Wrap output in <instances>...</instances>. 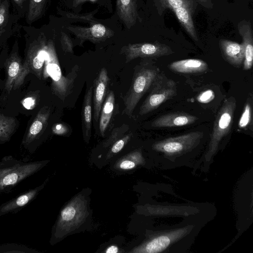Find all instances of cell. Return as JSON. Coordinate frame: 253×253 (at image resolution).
Listing matches in <instances>:
<instances>
[{
  "label": "cell",
  "mask_w": 253,
  "mask_h": 253,
  "mask_svg": "<svg viewBox=\"0 0 253 253\" xmlns=\"http://www.w3.org/2000/svg\"><path fill=\"white\" fill-rule=\"evenodd\" d=\"M79 67L76 65L67 76L62 75L54 43L48 41L42 77L51 79L52 93L63 101L72 93Z\"/></svg>",
  "instance_id": "obj_1"
},
{
  "label": "cell",
  "mask_w": 253,
  "mask_h": 253,
  "mask_svg": "<svg viewBox=\"0 0 253 253\" xmlns=\"http://www.w3.org/2000/svg\"><path fill=\"white\" fill-rule=\"evenodd\" d=\"M48 162H24L10 155L3 157L0 160V195L11 192L13 188L39 171Z\"/></svg>",
  "instance_id": "obj_2"
},
{
  "label": "cell",
  "mask_w": 253,
  "mask_h": 253,
  "mask_svg": "<svg viewBox=\"0 0 253 253\" xmlns=\"http://www.w3.org/2000/svg\"><path fill=\"white\" fill-rule=\"evenodd\" d=\"M160 73L158 68L148 61L136 66L131 84L124 97L125 108L122 114L131 118L138 103L151 86Z\"/></svg>",
  "instance_id": "obj_3"
},
{
  "label": "cell",
  "mask_w": 253,
  "mask_h": 253,
  "mask_svg": "<svg viewBox=\"0 0 253 253\" xmlns=\"http://www.w3.org/2000/svg\"><path fill=\"white\" fill-rule=\"evenodd\" d=\"M88 214L86 202L81 195L73 199L61 211L54 236L61 238L78 228Z\"/></svg>",
  "instance_id": "obj_4"
},
{
  "label": "cell",
  "mask_w": 253,
  "mask_h": 253,
  "mask_svg": "<svg viewBox=\"0 0 253 253\" xmlns=\"http://www.w3.org/2000/svg\"><path fill=\"white\" fill-rule=\"evenodd\" d=\"M47 42L44 37H39L30 44L20 75L14 83L13 89H16L19 88L23 84L25 78L29 73L34 74L39 79H42Z\"/></svg>",
  "instance_id": "obj_5"
},
{
  "label": "cell",
  "mask_w": 253,
  "mask_h": 253,
  "mask_svg": "<svg viewBox=\"0 0 253 253\" xmlns=\"http://www.w3.org/2000/svg\"><path fill=\"white\" fill-rule=\"evenodd\" d=\"M236 107V100L231 96L226 99L216 116L206 157L209 159L217 150L222 139L230 131Z\"/></svg>",
  "instance_id": "obj_6"
},
{
  "label": "cell",
  "mask_w": 253,
  "mask_h": 253,
  "mask_svg": "<svg viewBox=\"0 0 253 253\" xmlns=\"http://www.w3.org/2000/svg\"><path fill=\"white\" fill-rule=\"evenodd\" d=\"M150 89L149 94L140 108V115H146L157 109L164 102L177 94L175 82L160 73Z\"/></svg>",
  "instance_id": "obj_7"
},
{
  "label": "cell",
  "mask_w": 253,
  "mask_h": 253,
  "mask_svg": "<svg viewBox=\"0 0 253 253\" xmlns=\"http://www.w3.org/2000/svg\"><path fill=\"white\" fill-rule=\"evenodd\" d=\"M202 131H193L169 137L153 144V148L168 157H178L196 147L203 137Z\"/></svg>",
  "instance_id": "obj_8"
},
{
  "label": "cell",
  "mask_w": 253,
  "mask_h": 253,
  "mask_svg": "<svg viewBox=\"0 0 253 253\" xmlns=\"http://www.w3.org/2000/svg\"><path fill=\"white\" fill-rule=\"evenodd\" d=\"M126 57V62L139 58H154L168 55L173 53L166 44L154 43H138L128 44L121 49Z\"/></svg>",
  "instance_id": "obj_9"
},
{
  "label": "cell",
  "mask_w": 253,
  "mask_h": 253,
  "mask_svg": "<svg viewBox=\"0 0 253 253\" xmlns=\"http://www.w3.org/2000/svg\"><path fill=\"white\" fill-rule=\"evenodd\" d=\"M109 83L107 71L105 68H102L95 79L93 85V118L96 122L99 121Z\"/></svg>",
  "instance_id": "obj_10"
},
{
  "label": "cell",
  "mask_w": 253,
  "mask_h": 253,
  "mask_svg": "<svg viewBox=\"0 0 253 253\" xmlns=\"http://www.w3.org/2000/svg\"><path fill=\"white\" fill-rule=\"evenodd\" d=\"M47 181V179L39 186L31 189L0 205V216L11 212H16L28 205L36 198L39 192L44 187Z\"/></svg>",
  "instance_id": "obj_11"
},
{
  "label": "cell",
  "mask_w": 253,
  "mask_h": 253,
  "mask_svg": "<svg viewBox=\"0 0 253 253\" xmlns=\"http://www.w3.org/2000/svg\"><path fill=\"white\" fill-rule=\"evenodd\" d=\"M68 28L81 40H89L93 42L104 41L113 34L112 31L101 24H95L88 28L72 27Z\"/></svg>",
  "instance_id": "obj_12"
},
{
  "label": "cell",
  "mask_w": 253,
  "mask_h": 253,
  "mask_svg": "<svg viewBox=\"0 0 253 253\" xmlns=\"http://www.w3.org/2000/svg\"><path fill=\"white\" fill-rule=\"evenodd\" d=\"M198 118L184 112H175L162 115L155 119L151 124L154 127H172L191 125L196 122Z\"/></svg>",
  "instance_id": "obj_13"
},
{
  "label": "cell",
  "mask_w": 253,
  "mask_h": 253,
  "mask_svg": "<svg viewBox=\"0 0 253 253\" xmlns=\"http://www.w3.org/2000/svg\"><path fill=\"white\" fill-rule=\"evenodd\" d=\"M219 44L222 55L227 62L236 67L243 65L244 59L243 43L221 39Z\"/></svg>",
  "instance_id": "obj_14"
},
{
  "label": "cell",
  "mask_w": 253,
  "mask_h": 253,
  "mask_svg": "<svg viewBox=\"0 0 253 253\" xmlns=\"http://www.w3.org/2000/svg\"><path fill=\"white\" fill-rule=\"evenodd\" d=\"M238 29L243 42L242 43L244 50L243 69L249 70L252 67L253 62V38L251 23L244 20L238 24Z\"/></svg>",
  "instance_id": "obj_15"
},
{
  "label": "cell",
  "mask_w": 253,
  "mask_h": 253,
  "mask_svg": "<svg viewBox=\"0 0 253 253\" xmlns=\"http://www.w3.org/2000/svg\"><path fill=\"white\" fill-rule=\"evenodd\" d=\"M182 230H176L170 233H163L151 239L144 245L137 247L134 253H157L165 250L172 241L174 237L180 236Z\"/></svg>",
  "instance_id": "obj_16"
},
{
  "label": "cell",
  "mask_w": 253,
  "mask_h": 253,
  "mask_svg": "<svg viewBox=\"0 0 253 253\" xmlns=\"http://www.w3.org/2000/svg\"><path fill=\"white\" fill-rule=\"evenodd\" d=\"M50 114V109L47 106H44L40 109L23 140L22 144L24 145H29L38 138L46 125Z\"/></svg>",
  "instance_id": "obj_17"
},
{
  "label": "cell",
  "mask_w": 253,
  "mask_h": 253,
  "mask_svg": "<svg viewBox=\"0 0 253 253\" xmlns=\"http://www.w3.org/2000/svg\"><path fill=\"white\" fill-rule=\"evenodd\" d=\"M175 72L184 74L202 73L208 70V66L204 61L199 59H187L174 61L168 66Z\"/></svg>",
  "instance_id": "obj_18"
},
{
  "label": "cell",
  "mask_w": 253,
  "mask_h": 253,
  "mask_svg": "<svg viewBox=\"0 0 253 253\" xmlns=\"http://www.w3.org/2000/svg\"><path fill=\"white\" fill-rule=\"evenodd\" d=\"M117 9L120 19L128 28L135 24L138 17L136 0H117Z\"/></svg>",
  "instance_id": "obj_19"
},
{
  "label": "cell",
  "mask_w": 253,
  "mask_h": 253,
  "mask_svg": "<svg viewBox=\"0 0 253 253\" xmlns=\"http://www.w3.org/2000/svg\"><path fill=\"white\" fill-rule=\"evenodd\" d=\"M93 85L86 91L82 107V124L84 135L89 139L91 135Z\"/></svg>",
  "instance_id": "obj_20"
},
{
  "label": "cell",
  "mask_w": 253,
  "mask_h": 253,
  "mask_svg": "<svg viewBox=\"0 0 253 253\" xmlns=\"http://www.w3.org/2000/svg\"><path fill=\"white\" fill-rule=\"evenodd\" d=\"M6 63L7 79L5 88L9 93L12 89L14 83L20 75L22 65L16 53L12 54Z\"/></svg>",
  "instance_id": "obj_21"
},
{
  "label": "cell",
  "mask_w": 253,
  "mask_h": 253,
  "mask_svg": "<svg viewBox=\"0 0 253 253\" xmlns=\"http://www.w3.org/2000/svg\"><path fill=\"white\" fill-rule=\"evenodd\" d=\"M115 105V95L111 90L108 94L101 110L99 122V131L103 137L112 118Z\"/></svg>",
  "instance_id": "obj_22"
},
{
  "label": "cell",
  "mask_w": 253,
  "mask_h": 253,
  "mask_svg": "<svg viewBox=\"0 0 253 253\" xmlns=\"http://www.w3.org/2000/svg\"><path fill=\"white\" fill-rule=\"evenodd\" d=\"M178 20L185 29L189 35L195 41L198 40L194 25L192 19L190 9L185 7H180L173 11Z\"/></svg>",
  "instance_id": "obj_23"
},
{
  "label": "cell",
  "mask_w": 253,
  "mask_h": 253,
  "mask_svg": "<svg viewBox=\"0 0 253 253\" xmlns=\"http://www.w3.org/2000/svg\"><path fill=\"white\" fill-rule=\"evenodd\" d=\"M16 126V121L14 118L0 113V140L2 141L9 140Z\"/></svg>",
  "instance_id": "obj_24"
},
{
  "label": "cell",
  "mask_w": 253,
  "mask_h": 253,
  "mask_svg": "<svg viewBox=\"0 0 253 253\" xmlns=\"http://www.w3.org/2000/svg\"><path fill=\"white\" fill-rule=\"evenodd\" d=\"M142 160L141 153L139 151L130 153L118 163V167L122 169L128 170L133 169L136 165V162L140 163Z\"/></svg>",
  "instance_id": "obj_25"
},
{
  "label": "cell",
  "mask_w": 253,
  "mask_h": 253,
  "mask_svg": "<svg viewBox=\"0 0 253 253\" xmlns=\"http://www.w3.org/2000/svg\"><path fill=\"white\" fill-rule=\"evenodd\" d=\"M46 0H30L27 19L33 22L42 12Z\"/></svg>",
  "instance_id": "obj_26"
},
{
  "label": "cell",
  "mask_w": 253,
  "mask_h": 253,
  "mask_svg": "<svg viewBox=\"0 0 253 253\" xmlns=\"http://www.w3.org/2000/svg\"><path fill=\"white\" fill-rule=\"evenodd\" d=\"M252 101L248 100L245 105L243 113L239 120L238 126L240 129H246L252 122Z\"/></svg>",
  "instance_id": "obj_27"
},
{
  "label": "cell",
  "mask_w": 253,
  "mask_h": 253,
  "mask_svg": "<svg viewBox=\"0 0 253 253\" xmlns=\"http://www.w3.org/2000/svg\"><path fill=\"white\" fill-rule=\"evenodd\" d=\"M161 7L163 9L169 8L172 10L183 6L189 8L191 7V2L189 0H158Z\"/></svg>",
  "instance_id": "obj_28"
},
{
  "label": "cell",
  "mask_w": 253,
  "mask_h": 253,
  "mask_svg": "<svg viewBox=\"0 0 253 253\" xmlns=\"http://www.w3.org/2000/svg\"><path fill=\"white\" fill-rule=\"evenodd\" d=\"M131 136V133H129L125 135L121 139L117 140L111 147L110 154H116L122 150L125 145L130 140Z\"/></svg>",
  "instance_id": "obj_29"
},
{
  "label": "cell",
  "mask_w": 253,
  "mask_h": 253,
  "mask_svg": "<svg viewBox=\"0 0 253 253\" xmlns=\"http://www.w3.org/2000/svg\"><path fill=\"white\" fill-rule=\"evenodd\" d=\"M61 42L64 51L71 53L74 52L73 43L70 38L64 33H62Z\"/></svg>",
  "instance_id": "obj_30"
},
{
  "label": "cell",
  "mask_w": 253,
  "mask_h": 253,
  "mask_svg": "<svg viewBox=\"0 0 253 253\" xmlns=\"http://www.w3.org/2000/svg\"><path fill=\"white\" fill-rule=\"evenodd\" d=\"M214 98V92L212 90L209 89L203 92L197 98L198 101L202 103H207L212 100Z\"/></svg>",
  "instance_id": "obj_31"
},
{
  "label": "cell",
  "mask_w": 253,
  "mask_h": 253,
  "mask_svg": "<svg viewBox=\"0 0 253 253\" xmlns=\"http://www.w3.org/2000/svg\"><path fill=\"white\" fill-rule=\"evenodd\" d=\"M52 130L56 134L62 135L67 132V128L62 124H57L53 126Z\"/></svg>",
  "instance_id": "obj_32"
},
{
  "label": "cell",
  "mask_w": 253,
  "mask_h": 253,
  "mask_svg": "<svg viewBox=\"0 0 253 253\" xmlns=\"http://www.w3.org/2000/svg\"><path fill=\"white\" fill-rule=\"evenodd\" d=\"M23 104L25 108L31 109L35 106V100L33 98L28 97L24 100Z\"/></svg>",
  "instance_id": "obj_33"
},
{
  "label": "cell",
  "mask_w": 253,
  "mask_h": 253,
  "mask_svg": "<svg viewBox=\"0 0 253 253\" xmlns=\"http://www.w3.org/2000/svg\"><path fill=\"white\" fill-rule=\"evenodd\" d=\"M5 10L4 7H0V25H2L5 20Z\"/></svg>",
  "instance_id": "obj_34"
},
{
  "label": "cell",
  "mask_w": 253,
  "mask_h": 253,
  "mask_svg": "<svg viewBox=\"0 0 253 253\" xmlns=\"http://www.w3.org/2000/svg\"><path fill=\"white\" fill-rule=\"evenodd\" d=\"M105 252L107 253H117L119 252V249L116 246H111L106 249Z\"/></svg>",
  "instance_id": "obj_35"
},
{
  "label": "cell",
  "mask_w": 253,
  "mask_h": 253,
  "mask_svg": "<svg viewBox=\"0 0 253 253\" xmlns=\"http://www.w3.org/2000/svg\"><path fill=\"white\" fill-rule=\"evenodd\" d=\"M97 0H73V5L74 7H76L79 5L85 2V1H91L95 2Z\"/></svg>",
  "instance_id": "obj_36"
},
{
  "label": "cell",
  "mask_w": 253,
  "mask_h": 253,
  "mask_svg": "<svg viewBox=\"0 0 253 253\" xmlns=\"http://www.w3.org/2000/svg\"><path fill=\"white\" fill-rule=\"evenodd\" d=\"M15 2L18 5H21L22 4L24 0H14Z\"/></svg>",
  "instance_id": "obj_37"
}]
</instances>
